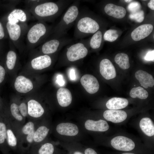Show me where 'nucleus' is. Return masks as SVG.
<instances>
[{
  "instance_id": "4",
  "label": "nucleus",
  "mask_w": 154,
  "mask_h": 154,
  "mask_svg": "<svg viewBox=\"0 0 154 154\" xmlns=\"http://www.w3.org/2000/svg\"><path fill=\"white\" fill-rule=\"evenodd\" d=\"M53 29L44 22L40 21L33 26L29 30L27 38L29 44H37L46 40L52 33Z\"/></svg>"
},
{
  "instance_id": "26",
  "label": "nucleus",
  "mask_w": 154,
  "mask_h": 154,
  "mask_svg": "<svg viewBox=\"0 0 154 154\" xmlns=\"http://www.w3.org/2000/svg\"><path fill=\"white\" fill-rule=\"evenodd\" d=\"M8 146L7 142L6 116L0 117V146Z\"/></svg>"
},
{
  "instance_id": "23",
  "label": "nucleus",
  "mask_w": 154,
  "mask_h": 154,
  "mask_svg": "<svg viewBox=\"0 0 154 154\" xmlns=\"http://www.w3.org/2000/svg\"><path fill=\"white\" fill-rule=\"evenodd\" d=\"M128 104V101L125 98L117 97L112 98L106 102L107 108L110 110H117L124 108Z\"/></svg>"
},
{
  "instance_id": "27",
  "label": "nucleus",
  "mask_w": 154,
  "mask_h": 154,
  "mask_svg": "<svg viewBox=\"0 0 154 154\" xmlns=\"http://www.w3.org/2000/svg\"><path fill=\"white\" fill-rule=\"evenodd\" d=\"M114 60L116 62L122 69H127L130 67L129 57L125 53L117 54L115 56Z\"/></svg>"
},
{
  "instance_id": "18",
  "label": "nucleus",
  "mask_w": 154,
  "mask_h": 154,
  "mask_svg": "<svg viewBox=\"0 0 154 154\" xmlns=\"http://www.w3.org/2000/svg\"><path fill=\"white\" fill-rule=\"evenodd\" d=\"M56 97L59 104L62 107L68 106L72 102L71 93L67 88H62L59 89L57 92Z\"/></svg>"
},
{
  "instance_id": "44",
  "label": "nucleus",
  "mask_w": 154,
  "mask_h": 154,
  "mask_svg": "<svg viewBox=\"0 0 154 154\" xmlns=\"http://www.w3.org/2000/svg\"><path fill=\"white\" fill-rule=\"evenodd\" d=\"M121 154H135L133 153H122Z\"/></svg>"
},
{
  "instance_id": "14",
  "label": "nucleus",
  "mask_w": 154,
  "mask_h": 154,
  "mask_svg": "<svg viewBox=\"0 0 154 154\" xmlns=\"http://www.w3.org/2000/svg\"><path fill=\"white\" fill-rule=\"evenodd\" d=\"M153 26L151 24H145L139 26L132 32L131 36L134 40L138 41L149 35L152 32Z\"/></svg>"
},
{
  "instance_id": "38",
  "label": "nucleus",
  "mask_w": 154,
  "mask_h": 154,
  "mask_svg": "<svg viewBox=\"0 0 154 154\" xmlns=\"http://www.w3.org/2000/svg\"><path fill=\"white\" fill-rule=\"evenodd\" d=\"M56 82L60 86H62L64 84V81L63 79V77L61 75H58L56 78Z\"/></svg>"
},
{
  "instance_id": "19",
  "label": "nucleus",
  "mask_w": 154,
  "mask_h": 154,
  "mask_svg": "<svg viewBox=\"0 0 154 154\" xmlns=\"http://www.w3.org/2000/svg\"><path fill=\"white\" fill-rule=\"evenodd\" d=\"M135 76L141 86L147 88L148 87H152L154 85V80L152 76L147 72L141 70L137 71Z\"/></svg>"
},
{
  "instance_id": "29",
  "label": "nucleus",
  "mask_w": 154,
  "mask_h": 154,
  "mask_svg": "<svg viewBox=\"0 0 154 154\" xmlns=\"http://www.w3.org/2000/svg\"><path fill=\"white\" fill-rule=\"evenodd\" d=\"M129 94L132 98H137L141 99H145L148 96L147 91L140 86L132 88Z\"/></svg>"
},
{
  "instance_id": "16",
  "label": "nucleus",
  "mask_w": 154,
  "mask_h": 154,
  "mask_svg": "<svg viewBox=\"0 0 154 154\" xmlns=\"http://www.w3.org/2000/svg\"><path fill=\"white\" fill-rule=\"evenodd\" d=\"M84 126L88 130L100 132L106 131L109 128L107 122L105 120L101 119L97 121L88 119L85 121Z\"/></svg>"
},
{
  "instance_id": "12",
  "label": "nucleus",
  "mask_w": 154,
  "mask_h": 154,
  "mask_svg": "<svg viewBox=\"0 0 154 154\" xmlns=\"http://www.w3.org/2000/svg\"><path fill=\"white\" fill-rule=\"evenodd\" d=\"M50 131V128L48 125L39 122L36 127L33 136V145L40 144L45 141Z\"/></svg>"
},
{
  "instance_id": "15",
  "label": "nucleus",
  "mask_w": 154,
  "mask_h": 154,
  "mask_svg": "<svg viewBox=\"0 0 154 154\" xmlns=\"http://www.w3.org/2000/svg\"><path fill=\"white\" fill-rule=\"evenodd\" d=\"M103 116L106 120L117 123L124 121L127 117V115L124 111L109 110L105 111Z\"/></svg>"
},
{
  "instance_id": "25",
  "label": "nucleus",
  "mask_w": 154,
  "mask_h": 154,
  "mask_svg": "<svg viewBox=\"0 0 154 154\" xmlns=\"http://www.w3.org/2000/svg\"><path fill=\"white\" fill-rule=\"evenodd\" d=\"M6 28L10 39L13 41L18 40L21 33V29L18 24H12L8 21Z\"/></svg>"
},
{
  "instance_id": "46",
  "label": "nucleus",
  "mask_w": 154,
  "mask_h": 154,
  "mask_svg": "<svg viewBox=\"0 0 154 154\" xmlns=\"http://www.w3.org/2000/svg\"></svg>"
},
{
  "instance_id": "7",
  "label": "nucleus",
  "mask_w": 154,
  "mask_h": 154,
  "mask_svg": "<svg viewBox=\"0 0 154 154\" xmlns=\"http://www.w3.org/2000/svg\"><path fill=\"white\" fill-rule=\"evenodd\" d=\"M111 144L115 149L120 151H129L135 147L134 141L131 139L122 136H118L113 138Z\"/></svg>"
},
{
  "instance_id": "41",
  "label": "nucleus",
  "mask_w": 154,
  "mask_h": 154,
  "mask_svg": "<svg viewBox=\"0 0 154 154\" xmlns=\"http://www.w3.org/2000/svg\"><path fill=\"white\" fill-rule=\"evenodd\" d=\"M70 78L72 80H74L76 78V76L74 70L72 69L70 70Z\"/></svg>"
},
{
  "instance_id": "37",
  "label": "nucleus",
  "mask_w": 154,
  "mask_h": 154,
  "mask_svg": "<svg viewBox=\"0 0 154 154\" xmlns=\"http://www.w3.org/2000/svg\"><path fill=\"white\" fill-rule=\"evenodd\" d=\"M5 74V71L4 68L0 65V84L3 81Z\"/></svg>"
},
{
  "instance_id": "22",
  "label": "nucleus",
  "mask_w": 154,
  "mask_h": 154,
  "mask_svg": "<svg viewBox=\"0 0 154 154\" xmlns=\"http://www.w3.org/2000/svg\"><path fill=\"white\" fill-rule=\"evenodd\" d=\"M27 19L26 13L20 9L13 10L8 16V21L12 24H18L19 22L24 23Z\"/></svg>"
},
{
  "instance_id": "42",
  "label": "nucleus",
  "mask_w": 154,
  "mask_h": 154,
  "mask_svg": "<svg viewBox=\"0 0 154 154\" xmlns=\"http://www.w3.org/2000/svg\"><path fill=\"white\" fill-rule=\"evenodd\" d=\"M148 6L151 10H154V0H150L148 4Z\"/></svg>"
},
{
  "instance_id": "40",
  "label": "nucleus",
  "mask_w": 154,
  "mask_h": 154,
  "mask_svg": "<svg viewBox=\"0 0 154 154\" xmlns=\"http://www.w3.org/2000/svg\"><path fill=\"white\" fill-rule=\"evenodd\" d=\"M4 36L5 33L3 27L1 23L0 22V39H2Z\"/></svg>"
},
{
  "instance_id": "34",
  "label": "nucleus",
  "mask_w": 154,
  "mask_h": 154,
  "mask_svg": "<svg viewBox=\"0 0 154 154\" xmlns=\"http://www.w3.org/2000/svg\"><path fill=\"white\" fill-rule=\"evenodd\" d=\"M141 5L138 2L134 1L129 4L127 9L131 13L135 12L141 10Z\"/></svg>"
},
{
  "instance_id": "24",
  "label": "nucleus",
  "mask_w": 154,
  "mask_h": 154,
  "mask_svg": "<svg viewBox=\"0 0 154 154\" xmlns=\"http://www.w3.org/2000/svg\"><path fill=\"white\" fill-rule=\"evenodd\" d=\"M139 126L142 131L149 137L154 135V125L152 120L149 117H144L140 120Z\"/></svg>"
},
{
  "instance_id": "6",
  "label": "nucleus",
  "mask_w": 154,
  "mask_h": 154,
  "mask_svg": "<svg viewBox=\"0 0 154 154\" xmlns=\"http://www.w3.org/2000/svg\"><path fill=\"white\" fill-rule=\"evenodd\" d=\"M73 40L66 36L50 38L42 44L41 47L42 52L46 55L54 53L64 46L73 43Z\"/></svg>"
},
{
  "instance_id": "36",
  "label": "nucleus",
  "mask_w": 154,
  "mask_h": 154,
  "mask_svg": "<svg viewBox=\"0 0 154 154\" xmlns=\"http://www.w3.org/2000/svg\"><path fill=\"white\" fill-rule=\"evenodd\" d=\"M154 50L148 52L144 57L145 60L154 61Z\"/></svg>"
},
{
  "instance_id": "2",
  "label": "nucleus",
  "mask_w": 154,
  "mask_h": 154,
  "mask_svg": "<svg viewBox=\"0 0 154 154\" xmlns=\"http://www.w3.org/2000/svg\"><path fill=\"white\" fill-rule=\"evenodd\" d=\"M80 1H74L67 9L60 21L53 29L51 38L66 36L68 31L75 23L80 12Z\"/></svg>"
},
{
  "instance_id": "43",
  "label": "nucleus",
  "mask_w": 154,
  "mask_h": 154,
  "mask_svg": "<svg viewBox=\"0 0 154 154\" xmlns=\"http://www.w3.org/2000/svg\"><path fill=\"white\" fill-rule=\"evenodd\" d=\"M73 154H84L80 151H75L74 152Z\"/></svg>"
},
{
  "instance_id": "11",
  "label": "nucleus",
  "mask_w": 154,
  "mask_h": 154,
  "mask_svg": "<svg viewBox=\"0 0 154 154\" xmlns=\"http://www.w3.org/2000/svg\"><path fill=\"white\" fill-rule=\"evenodd\" d=\"M59 134L64 136H74L79 133V129L76 124L70 122H63L58 124L56 128Z\"/></svg>"
},
{
  "instance_id": "28",
  "label": "nucleus",
  "mask_w": 154,
  "mask_h": 154,
  "mask_svg": "<svg viewBox=\"0 0 154 154\" xmlns=\"http://www.w3.org/2000/svg\"><path fill=\"white\" fill-rule=\"evenodd\" d=\"M102 35L101 31H98L95 33L89 40V45L93 49L99 48L102 41Z\"/></svg>"
},
{
  "instance_id": "30",
  "label": "nucleus",
  "mask_w": 154,
  "mask_h": 154,
  "mask_svg": "<svg viewBox=\"0 0 154 154\" xmlns=\"http://www.w3.org/2000/svg\"><path fill=\"white\" fill-rule=\"evenodd\" d=\"M54 151V147L53 144L50 142H46L42 144L40 146L38 150V153L53 154Z\"/></svg>"
},
{
  "instance_id": "9",
  "label": "nucleus",
  "mask_w": 154,
  "mask_h": 154,
  "mask_svg": "<svg viewBox=\"0 0 154 154\" xmlns=\"http://www.w3.org/2000/svg\"><path fill=\"white\" fill-rule=\"evenodd\" d=\"M28 118L39 120L44 113V110L40 104L37 100L31 99L27 102Z\"/></svg>"
},
{
  "instance_id": "1",
  "label": "nucleus",
  "mask_w": 154,
  "mask_h": 154,
  "mask_svg": "<svg viewBox=\"0 0 154 154\" xmlns=\"http://www.w3.org/2000/svg\"><path fill=\"white\" fill-rule=\"evenodd\" d=\"M72 2L65 0L54 2L45 1L37 4L34 7L33 11L40 21H51L59 16Z\"/></svg>"
},
{
  "instance_id": "33",
  "label": "nucleus",
  "mask_w": 154,
  "mask_h": 154,
  "mask_svg": "<svg viewBox=\"0 0 154 154\" xmlns=\"http://www.w3.org/2000/svg\"><path fill=\"white\" fill-rule=\"evenodd\" d=\"M129 18L135 21L141 23L144 19V12L143 10H140L138 11L131 13L129 15Z\"/></svg>"
},
{
  "instance_id": "39",
  "label": "nucleus",
  "mask_w": 154,
  "mask_h": 154,
  "mask_svg": "<svg viewBox=\"0 0 154 154\" xmlns=\"http://www.w3.org/2000/svg\"><path fill=\"white\" fill-rule=\"evenodd\" d=\"M84 154H98L94 150L90 148L86 149L84 151Z\"/></svg>"
},
{
  "instance_id": "31",
  "label": "nucleus",
  "mask_w": 154,
  "mask_h": 154,
  "mask_svg": "<svg viewBox=\"0 0 154 154\" xmlns=\"http://www.w3.org/2000/svg\"><path fill=\"white\" fill-rule=\"evenodd\" d=\"M17 58V54L13 50L9 51L7 56L6 64L9 69L12 70L14 68Z\"/></svg>"
},
{
  "instance_id": "17",
  "label": "nucleus",
  "mask_w": 154,
  "mask_h": 154,
  "mask_svg": "<svg viewBox=\"0 0 154 154\" xmlns=\"http://www.w3.org/2000/svg\"><path fill=\"white\" fill-rule=\"evenodd\" d=\"M15 88L18 92L26 93L31 90L33 88L31 81L23 76L17 77L14 84Z\"/></svg>"
},
{
  "instance_id": "20",
  "label": "nucleus",
  "mask_w": 154,
  "mask_h": 154,
  "mask_svg": "<svg viewBox=\"0 0 154 154\" xmlns=\"http://www.w3.org/2000/svg\"><path fill=\"white\" fill-rule=\"evenodd\" d=\"M104 11L108 15L117 19L124 17L126 12L125 9L123 7L112 3L107 4L104 7Z\"/></svg>"
},
{
  "instance_id": "21",
  "label": "nucleus",
  "mask_w": 154,
  "mask_h": 154,
  "mask_svg": "<svg viewBox=\"0 0 154 154\" xmlns=\"http://www.w3.org/2000/svg\"><path fill=\"white\" fill-rule=\"evenodd\" d=\"M52 60L48 55L44 54L33 59L31 65L34 69L41 70L49 66L51 64Z\"/></svg>"
},
{
  "instance_id": "3",
  "label": "nucleus",
  "mask_w": 154,
  "mask_h": 154,
  "mask_svg": "<svg viewBox=\"0 0 154 154\" xmlns=\"http://www.w3.org/2000/svg\"><path fill=\"white\" fill-rule=\"evenodd\" d=\"M75 24L74 40L82 39L90 34L95 33L100 28L98 22L90 16L84 9L80 10Z\"/></svg>"
},
{
  "instance_id": "35",
  "label": "nucleus",
  "mask_w": 154,
  "mask_h": 154,
  "mask_svg": "<svg viewBox=\"0 0 154 154\" xmlns=\"http://www.w3.org/2000/svg\"><path fill=\"white\" fill-rule=\"evenodd\" d=\"M20 114L25 119L28 117L27 106L24 102H22L19 105Z\"/></svg>"
},
{
  "instance_id": "13",
  "label": "nucleus",
  "mask_w": 154,
  "mask_h": 154,
  "mask_svg": "<svg viewBox=\"0 0 154 154\" xmlns=\"http://www.w3.org/2000/svg\"><path fill=\"white\" fill-rule=\"evenodd\" d=\"M100 72L106 79L109 80L115 78L116 75L115 68L110 60L104 59L100 62Z\"/></svg>"
},
{
  "instance_id": "8",
  "label": "nucleus",
  "mask_w": 154,
  "mask_h": 154,
  "mask_svg": "<svg viewBox=\"0 0 154 154\" xmlns=\"http://www.w3.org/2000/svg\"><path fill=\"white\" fill-rule=\"evenodd\" d=\"M7 142L8 146L12 148L20 147L17 133L9 117L6 116Z\"/></svg>"
},
{
  "instance_id": "5",
  "label": "nucleus",
  "mask_w": 154,
  "mask_h": 154,
  "mask_svg": "<svg viewBox=\"0 0 154 154\" xmlns=\"http://www.w3.org/2000/svg\"><path fill=\"white\" fill-rule=\"evenodd\" d=\"M88 40L82 39L76 43L68 45L65 53V56L68 61L73 62L84 58L88 53Z\"/></svg>"
},
{
  "instance_id": "10",
  "label": "nucleus",
  "mask_w": 154,
  "mask_h": 154,
  "mask_svg": "<svg viewBox=\"0 0 154 154\" xmlns=\"http://www.w3.org/2000/svg\"><path fill=\"white\" fill-rule=\"evenodd\" d=\"M80 82L86 91L90 94H94L98 91L99 84L97 78L93 76L86 74L80 79Z\"/></svg>"
},
{
  "instance_id": "32",
  "label": "nucleus",
  "mask_w": 154,
  "mask_h": 154,
  "mask_svg": "<svg viewBox=\"0 0 154 154\" xmlns=\"http://www.w3.org/2000/svg\"><path fill=\"white\" fill-rule=\"evenodd\" d=\"M118 36L117 31L116 30L110 29L105 32L103 37L105 40L112 42L116 40Z\"/></svg>"
},
{
  "instance_id": "45",
  "label": "nucleus",
  "mask_w": 154,
  "mask_h": 154,
  "mask_svg": "<svg viewBox=\"0 0 154 154\" xmlns=\"http://www.w3.org/2000/svg\"><path fill=\"white\" fill-rule=\"evenodd\" d=\"M132 1V0H125V2H127V3H129V2H131Z\"/></svg>"
}]
</instances>
